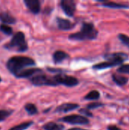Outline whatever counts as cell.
<instances>
[{"label": "cell", "mask_w": 129, "mask_h": 130, "mask_svg": "<svg viewBox=\"0 0 129 130\" xmlns=\"http://www.w3.org/2000/svg\"><path fill=\"white\" fill-rule=\"evenodd\" d=\"M35 61L27 56H16L9 58L6 62V68L8 72L15 77L24 70L25 68L35 66Z\"/></svg>", "instance_id": "cell-1"}, {"label": "cell", "mask_w": 129, "mask_h": 130, "mask_svg": "<svg viewBox=\"0 0 129 130\" xmlns=\"http://www.w3.org/2000/svg\"><path fill=\"white\" fill-rule=\"evenodd\" d=\"M3 48L7 50L24 53L28 50V45L25 40V35L23 32H17L11 40L3 46Z\"/></svg>", "instance_id": "cell-2"}, {"label": "cell", "mask_w": 129, "mask_h": 130, "mask_svg": "<svg viewBox=\"0 0 129 130\" xmlns=\"http://www.w3.org/2000/svg\"><path fill=\"white\" fill-rule=\"evenodd\" d=\"M98 35V31L91 23H83L81 31L69 35V39L72 40H94Z\"/></svg>", "instance_id": "cell-3"}, {"label": "cell", "mask_w": 129, "mask_h": 130, "mask_svg": "<svg viewBox=\"0 0 129 130\" xmlns=\"http://www.w3.org/2000/svg\"><path fill=\"white\" fill-rule=\"evenodd\" d=\"M128 57L126 54L124 53H113L109 54V56H106L107 61L103 62L99 64H97L93 66V69H108L115 66H118L122 64L125 59H126Z\"/></svg>", "instance_id": "cell-4"}, {"label": "cell", "mask_w": 129, "mask_h": 130, "mask_svg": "<svg viewBox=\"0 0 129 130\" xmlns=\"http://www.w3.org/2000/svg\"><path fill=\"white\" fill-rule=\"evenodd\" d=\"M31 83L35 86H57V83L53 77H49L43 74H38L30 78Z\"/></svg>", "instance_id": "cell-5"}, {"label": "cell", "mask_w": 129, "mask_h": 130, "mask_svg": "<svg viewBox=\"0 0 129 130\" xmlns=\"http://www.w3.org/2000/svg\"><path fill=\"white\" fill-rule=\"evenodd\" d=\"M55 81L56 82L57 85L62 84L64 85L65 86L68 87H73L75 86L78 84V80L72 76H69V75H63V74H59V75H56L54 77Z\"/></svg>", "instance_id": "cell-6"}, {"label": "cell", "mask_w": 129, "mask_h": 130, "mask_svg": "<svg viewBox=\"0 0 129 130\" xmlns=\"http://www.w3.org/2000/svg\"><path fill=\"white\" fill-rule=\"evenodd\" d=\"M60 121L69 123V124H77V125H86L89 123V120L84 116L79 115H70L65 117L59 120Z\"/></svg>", "instance_id": "cell-7"}, {"label": "cell", "mask_w": 129, "mask_h": 130, "mask_svg": "<svg viewBox=\"0 0 129 130\" xmlns=\"http://www.w3.org/2000/svg\"><path fill=\"white\" fill-rule=\"evenodd\" d=\"M61 8L68 16L71 17L75 12L76 4L72 0H62L61 2Z\"/></svg>", "instance_id": "cell-8"}, {"label": "cell", "mask_w": 129, "mask_h": 130, "mask_svg": "<svg viewBox=\"0 0 129 130\" xmlns=\"http://www.w3.org/2000/svg\"><path fill=\"white\" fill-rule=\"evenodd\" d=\"M24 3L33 14H38L40 11V2L38 0H24Z\"/></svg>", "instance_id": "cell-9"}, {"label": "cell", "mask_w": 129, "mask_h": 130, "mask_svg": "<svg viewBox=\"0 0 129 130\" xmlns=\"http://www.w3.org/2000/svg\"><path fill=\"white\" fill-rule=\"evenodd\" d=\"M42 72V70L38 68H29V69H26L24 70H23L21 72H20L16 78H30L31 76L40 73Z\"/></svg>", "instance_id": "cell-10"}, {"label": "cell", "mask_w": 129, "mask_h": 130, "mask_svg": "<svg viewBox=\"0 0 129 130\" xmlns=\"http://www.w3.org/2000/svg\"><path fill=\"white\" fill-rule=\"evenodd\" d=\"M0 21L2 22L4 24H14L17 20L11 14L6 11H2L0 12Z\"/></svg>", "instance_id": "cell-11"}, {"label": "cell", "mask_w": 129, "mask_h": 130, "mask_svg": "<svg viewBox=\"0 0 129 130\" xmlns=\"http://www.w3.org/2000/svg\"><path fill=\"white\" fill-rule=\"evenodd\" d=\"M57 24H58V27L62 30H70L75 26V24L71 23L69 20L61 18H57Z\"/></svg>", "instance_id": "cell-12"}, {"label": "cell", "mask_w": 129, "mask_h": 130, "mask_svg": "<svg viewBox=\"0 0 129 130\" xmlns=\"http://www.w3.org/2000/svg\"><path fill=\"white\" fill-rule=\"evenodd\" d=\"M79 107L78 104H63L60 106H59L56 109V112L58 113H68L70 111H72L77 108Z\"/></svg>", "instance_id": "cell-13"}, {"label": "cell", "mask_w": 129, "mask_h": 130, "mask_svg": "<svg viewBox=\"0 0 129 130\" xmlns=\"http://www.w3.org/2000/svg\"><path fill=\"white\" fill-rule=\"evenodd\" d=\"M52 57H53V60H54L55 63H60L63 60H65V59H67L68 57V54H67L66 53H65L63 51L58 50L54 53Z\"/></svg>", "instance_id": "cell-14"}, {"label": "cell", "mask_w": 129, "mask_h": 130, "mask_svg": "<svg viewBox=\"0 0 129 130\" xmlns=\"http://www.w3.org/2000/svg\"><path fill=\"white\" fill-rule=\"evenodd\" d=\"M113 80L115 83H116L119 86H123L128 82V78L126 77H124L122 75H118V74H113Z\"/></svg>", "instance_id": "cell-15"}, {"label": "cell", "mask_w": 129, "mask_h": 130, "mask_svg": "<svg viewBox=\"0 0 129 130\" xmlns=\"http://www.w3.org/2000/svg\"><path fill=\"white\" fill-rule=\"evenodd\" d=\"M103 6L111 8H128L129 5L121 3H116L114 2H103Z\"/></svg>", "instance_id": "cell-16"}, {"label": "cell", "mask_w": 129, "mask_h": 130, "mask_svg": "<svg viewBox=\"0 0 129 130\" xmlns=\"http://www.w3.org/2000/svg\"><path fill=\"white\" fill-rule=\"evenodd\" d=\"M43 128L45 130H63L64 126L61 124H58L53 122H49L46 124H45Z\"/></svg>", "instance_id": "cell-17"}, {"label": "cell", "mask_w": 129, "mask_h": 130, "mask_svg": "<svg viewBox=\"0 0 129 130\" xmlns=\"http://www.w3.org/2000/svg\"><path fill=\"white\" fill-rule=\"evenodd\" d=\"M24 110L30 116L35 115V114H36L38 113V110H37L36 107L33 104H31V103L26 104L25 106H24Z\"/></svg>", "instance_id": "cell-18"}, {"label": "cell", "mask_w": 129, "mask_h": 130, "mask_svg": "<svg viewBox=\"0 0 129 130\" xmlns=\"http://www.w3.org/2000/svg\"><path fill=\"white\" fill-rule=\"evenodd\" d=\"M33 124V123L32 121H29V122H24L23 123H21L19 125L14 126V127H12L11 129L9 130H26L30 126H31Z\"/></svg>", "instance_id": "cell-19"}, {"label": "cell", "mask_w": 129, "mask_h": 130, "mask_svg": "<svg viewBox=\"0 0 129 130\" xmlns=\"http://www.w3.org/2000/svg\"><path fill=\"white\" fill-rule=\"evenodd\" d=\"M0 31L2 32L4 34L7 35V36H11L13 34V29L11 27H10L9 25L7 24H1L0 25Z\"/></svg>", "instance_id": "cell-20"}, {"label": "cell", "mask_w": 129, "mask_h": 130, "mask_svg": "<svg viewBox=\"0 0 129 130\" xmlns=\"http://www.w3.org/2000/svg\"><path fill=\"white\" fill-rule=\"evenodd\" d=\"M14 113L13 110H0V123L5 120Z\"/></svg>", "instance_id": "cell-21"}, {"label": "cell", "mask_w": 129, "mask_h": 130, "mask_svg": "<svg viewBox=\"0 0 129 130\" xmlns=\"http://www.w3.org/2000/svg\"><path fill=\"white\" fill-rule=\"evenodd\" d=\"M100 93L99 91H91L90 92H89L84 98L85 100H89V101H91V100H97L100 98Z\"/></svg>", "instance_id": "cell-22"}, {"label": "cell", "mask_w": 129, "mask_h": 130, "mask_svg": "<svg viewBox=\"0 0 129 130\" xmlns=\"http://www.w3.org/2000/svg\"><path fill=\"white\" fill-rule=\"evenodd\" d=\"M119 39L121 40V42H122L124 45H125V46H127L128 47H129L128 36H127V35H125V34H120L119 35Z\"/></svg>", "instance_id": "cell-23"}, {"label": "cell", "mask_w": 129, "mask_h": 130, "mask_svg": "<svg viewBox=\"0 0 129 130\" xmlns=\"http://www.w3.org/2000/svg\"><path fill=\"white\" fill-rule=\"evenodd\" d=\"M118 72L123 74H129V64L121 66L118 69Z\"/></svg>", "instance_id": "cell-24"}, {"label": "cell", "mask_w": 129, "mask_h": 130, "mask_svg": "<svg viewBox=\"0 0 129 130\" xmlns=\"http://www.w3.org/2000/svg\"><path fill=\"white\" fill-rule=\"evenodd\" d=\"M103 104L101 103H91V104H88L87 106V109L93 110V109H95V108H97L100 107H103Z\"/></svg>", "instance_id": "cell-25"}, {"label": "cell", "mask_w": 129, "mask_h": 130, "mask_svg": "<svg viewBox=\"0 0 129 130\" xmlns=\"http://www.w3.org/2000/svg\"><path fill=\"white\" fill-rule=\"evenodd\" d=\"M79 113H81V114H83L84 116L90 117H93L92 113H90V112L89 111V110H86V109H81V110H79Z\"/></svg>", "instance_id": "cell-26"}, {"label": "cell", "mask_w": 129, "mask_h": 130, "mask_svg": "<svg viewBox=\"0 0 129 130\" xmlns=\"http://www.w3.org/2000/svg\"><path fill=\"white\" fill-rule=\"evenodd\" d=\"M108 130H122L120 129L119 127H117L116 126H109L108 128H107Z\"/></svg>", "instance_id": "cell-27"}, {"label": "cell", "mask_w": 129, "mask_h": 130, "mask_svg": "<svg viewBox=\"0 0 129 130\" xmlns=\"http://www.w3.org/2000/svg\"><path fill=\"white\" fill-rule=\"evenodd\" d=\"M68 130H87V129H81V128H72V129H70Z\"/></svg>", "instance_id": "cell-28"}, {"label": "cell", "mask_w": 129, "mask_h": 130, "mask_svg": "<svg viewBox=\"0 0 129 130\" xmlns=\"http://www.w3.org/2000/svg\"><path fill=\"white\" fill-rule=\"evenodd\" d=\"M2 82V78L0 77V82Z\"/></svg>", "instance_id": "cell-29"}]
</instances>
